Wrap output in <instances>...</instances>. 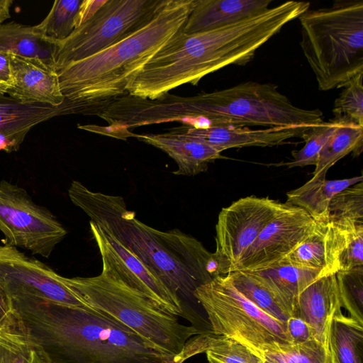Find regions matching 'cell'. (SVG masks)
Listing matches in <instances>:
<instances>
[{
  "label": "cell",
  "mask_w": 363,
  "mask_h": 363,
  "mask_svg": "<svg viewBox=\"0 0 363 363\" xmlns=\"http://www.w3.org/2000/svg\"><path fill=\"white\" fill-rule=\"evenodd\" d=\"M291 20L283 5L216 29L187 34L165 43L132 78L126 94L150 100L230 65H245L258 48Z\"/></svg>",
  "instance_id": "obj_1"
},
{
  "label": "cell",
  "mask_w": 363,
  "mask_h": 363,
  "mask_svg": "<svg viewBox=\"0 0 363 363\" xmlns=\"http://www.w3.org/2000/svg\"><path fill=\"white\" fill-rule=\"evenodd\" d=\"M11 299L47 363H174L128 328L92 308L30 295Z\"/></svg>",
  "instance_id": "obj_2"
},
{
  "label": "cell",
  "mask_w": 363,
  "mask_h": 363,
  "mask_svg": "<svg viewBox=\"0 0 363 363\" xmlns=\"http://www.w3.org/2000/svg\"><path fill=\"white\" fill-rule=\"evenodd\" d=\"M68 195L91 223L115 238L182 302L194 298L198 286L219 275L213 253L200 241L179 229L162 231L143 223L122 196L91 191L77 180Z\"/></svg>",
  "instance_id": "obj_3"
},
{
  "label": "cell",
  "mask_w": 363,
  "mask_h": 363,
  "mask_svg": "<svg viewBox=\"0 0 363 363\" xmlns=\"http://www.w3.org/2000/svg\"><path fill=\"white\" fill-rule=\"evenodd\" d=\"M195 2L162 0L151 18L137 30L59 70L60 89L72 113H86L125 94L134 75L182 30Z\"/></svg>",
  "instance_id": "obj_4"
},
{
  "label": "cell",
  "mask_w": 363,
  "mask_h": 363,
  "mask_svg": "<svg viewBox=\"0 0 363 363\" xmlns=\"http://www.w3.org/2000/svg\"><path fill=\"white\" fill-rule=\"evenodd\" d=\"M160 108L166 122L200 118L208 122L207 126L284 127L308 130L324 121L320 109L294 105L276 84L251 81L191 96L167 94Z\"/></svg>",
  "instance_id": "obj_5"
},
{
  "label": "cell",
  "mask_w": 363,
  "mask_h": 363,
  "mask_svg": "<svg viewBox=\"0 0 363 363\" xmlns=\"http://www.w3.org/2000/svg\"><path fill=\"white\" fill-rule=\"evenodd\" d=\"M61 280L90 308L128 328L174 363L191 337L207 333L182 324L178 316L106 270L91 277L61 276Z\"/></svg>",
  "instance_id": "obj_6"
},
{
  "label": "cell",
  "mask_w": 363,
  "mask_h": 363,
  "mask_svg": "<svg viewBox=\"0 0 363 363\" xmlns=\"http://www.w3.org/2000/svg\"><path fill=\"white\" fill-rule=\"evenodd\" d=\"M298 18L301 48L319 90L340 88L363 72L362 0H337Z\"/></svg>",
  "instance_id": "obj_7"
},
{
  "label": "cell",
  "mask_w": 363,
  "mask_h": 363,
  "mask_svg": "<svg viewBox=\"0 0 363 363\" xmlns=\"http://www.w3.org/2000/svg\"><path fill=\"white\" fill-rule=\"evenodd\" d=\"M194 298L204 310L212 333L235 339L262 356L277 344H292L286 324L257 307L226 274L198 286Z\"/></svg>",
  "instance_id": "obj_8"
},
{
  "label": "cell",
  "mask_w": 363,
  "mask_h": 363,
  "mask_svg": "<svg viewBox=\"0 0 363 363\" xmlns=\"http://www.w3.org/2000/svg\"><path fill=\"white\" fill-rule=\"evenodd\" d=\"M162 0H107L89 21L57 43V72L128 36L153 16Z\"/></svg>",
  "instance_id": "obj_9"
},
{
  "label": "cell",
  "mask_w": 363,
  "mask_h": 363,
  "mask_svg": "<svg viewBox=\"0 0 363 363\" xmlns=\"http://www.w3.org/2000/svg\"><path fill=\"white\" fill-rule=\"evenodd\" d=\"M0 230L8 244L46 258L67 233L24 189L6 180L0 182Z\"/></svg>",
  "instance_id": "obj_10"
},
{
  "label": "cell",
  "mask_w": 363,
  "mask_h": 363,
  "mask_svg": "<svg viewBox=\"0 0 363 363\" xmlns=\"http://www.w3.org/2000/svg\"><path fill=\"white\" fill-rule=\"evenodd\" d=\"M285 203L250 196L241 198L219 213L213 253L219 275L234 272L245 253Z\"/></svg>",
  "instance_id": "obj_11"
},
{
  "label": "cell",
  "mask_w": 363,
  "mask_h": 363,
  "mask_svg": "<svg viewBox=\"0 0 363 363\" xmlns=\"http://www.w3.org/2000/svg\"><path fill=\"white\" fill-rule=\"evenodd\" d=\"M0 286L11 298L30 295L91 308L65 285L60 275L8 243L0 245Z\"/></svg>",
  "instance_id": "obj_12"
},
{
  "label": "cell",
  "mask_w": 363,
  "mask_h": 363,
  "mask_svg": "<svg viewBox=\"0 0 363 363\" xmlns=\"http://www.w3.org/2000/svg\"><path fill=\"white\" fill-rule=\"evenodd\" d=\"M90 230L102 260V269L116 276L177 316L184 318L180 298L155 275L139 259L110 233L89 222Z\"/></svg>",
  "instance_id": "obj_13"
},
{
  "label": "cell",
  "mask_w": 363,
  "mask_h": 363,
  "mask_svg": "<svg viewBox=\"0 0 363 363\" xmlns=\"http://www.w3.org/2000/svg\"><path fill=\"white\" fill-rule=\"evenodd\" d=\"M315 223L305 211L285 203L245 253L234 272H257L275 265L304 240Z\"/></svg>",
  "instance_id": "obj_14"
},
{
  "label": "cell",
  "mask_w": 363,
  "mask_h": 363,
  "mask_svg": "<svg viewBox=\"0 0 363 363\" xmlns=\"http://www.w3.org/2000/svg\"><path fill=\"white\" fill-rule=\"evenodd\" d=\"M9 55L12 77L8 96L26 104H41L57 107L62 105L58 74L55 67L38 58Z\"/></svg>",
  "instance_id": "obj_15"
},
{
  "label": "cell",
  "mask_w": 363,
  "mask_h": 363,
  "mask_svg": "<svg viewBox=\"0 0 363 363\" xmlns=\"http://www.w3.org/2000/svg\"><path fill=\"white\" fill-rule=\"evenodd\" d=\"M343 246L344 233L339 224L329 219L315 220L304 240L278 263L318 270L324 275L335 274Z\"/></svg>",
  "instance_id": "obj_16"
},
{
  "label": "cell",
  "mask_w": 363,
  "mask_h": 363,
  "mask_svg": "<svg viewBox=\"0 0 363 363\" xmlns=\"http://www.w3.org/2000/svg\"><path fill=\"white\" fill-rule=\"evenodd\" d=\"M175 128L186 135L206 143L219 152L234 147L282 145L293 138H303L308 132L302 129L284 127L253 130L247 127H194L184 124Z\"/></svg>",
  "instance_id": "obj_17"
},
{
  "label": "cell",
  "mask_w": 363,
  "mask_h": 363,
  "mask_svg": "<svg viewBox=\"0 0 363 363\" xmlns=\"http://www.w3.org/2000/svg\"><path fill=\"white\" fill-rule=\"evenodd\" d=\"M342 308L335 273L319 278L298 295L293 316L306 321L314 339L328 347L332 320Z\"/></svg>",
  "instance_id": "obj_18"
},
{
  "label": "cell",
  "mask_w": 363,
  "mask_h": 363,
  "mask_svg": "<svg viewBox=\"0 0 363 363\" xmlns=\"http://www.w3.org/2000/svg\"><path fill=\"white\" fill-rule=\"evenodd\" d=\"M69 113L67 104L57 107L26 104L0 94V150L17 151L27 133L35 125L54 116Z\"/></svg>",
  "instance_id": "obj_19"
},
{
  "label": "cell",
  "mask_w": 363,
  "mask_h": 363,
  "mask_svg": "<svg viewBox=\"0 0 363 363\" xmlns=\"http://www.w3.org/2000/svg\"><path fill=\"white\" fill-rule=\"evenodd\" d=\"M140 141L152 145L172 157L177 164L175 175L194 176L206 172L208 164L222 158L220 152L206 143L179 132L176 128L160 134H135Z\"/></svg>",
  "instance_id": "obj_20"
},
{
  "label": "cell",
  "mask_w": 363,
  "mask_h": 363,
  "mask_svg": "<svg viewBox=\"0 0 363 363\" xmlns=\"http://www.w3.org/2000/svg\"><path fill=\"white\" fill-rule=\"evenodd\" d=\"M272 0H196L182 32L208 31L259 13L269 9Z\"/></svg>",
  "instance_id": "obj_21"
},
{
  "label": "cell",
  "mask_w": 363,
  "mask_h": 363,
  "mask_svg": "<svg viewBox=\"0 0 363 363\" xmlns=\"http://www.w3.org/2000/svg\"><path fill=\"white\" fill-rule=\"evenodd\" d=\"M362 176L343 179L327 180L325 177H314L301 186L286 194V203L305 211L314 220L328 219V207L335 195L362 181Z\"/></svg>",
  "instance_id": "obj_22"
},
{
  "label": "cell",
  "mask_w": 363,
  "mask_h": 363,
  "mask_svg": "<svg viewBox=\"0 0 363 363\" xmlns=\"http://www.w3.org/2000/svg\"><path fill=\"white\" fill-rule=\"evenodd\" d=\"M57 43L39 33L34 26L14 21L0 24V52L38 58L55 67Z\"/></svg>",
  "instance_id": "obj_23"
},
{
  "label": "cell",
  "mask_w": 363,
  "mask_h": 363,
  "mask_svg": "<svg viewBox=\"0 0 363 363\" xmlns=\"http://www.w3.org/2000/svg\"><path fill=\"white\" fill-rule=\"evenodd\" d=\"M251 272L259 277L284 300L291 311L292 316L298 295L313 282L325 276L318 270L283 263Z\"/></svg>",
  "instance_id": "obj_24"
},
{
  "label": "cell",
  "mask_w": 363,
  "mask_h": 363,
  "mask_svg": "<svg viewBox=\"0 0 363 363\" xmlns=\"http://www.w3.org/2000/svg\"><path fill=\"white\" fill-rule=\"evenodd\" d=\"M336 119L337 125L319 153L314 177H325L338 160L352 152L358 155L362 151L363 126L345 117Z\"/></svg>",
  "instance_id": "obj_25"
},
{
  "label": "cell",
  "mask_w": 363,
  "mask_h": 363,
  "mask_svg": "<svg viewBox=\"0 0 363 363\" xmlns=\"http://www.w3.org/2000/svg\"><path fill=\"white\" fill-rule=\"evenodd\" d=\"M0 363H47L15 311L0 326Z\"/></svg>",
  "instance_id": "obj_26"
},
{
  "label": "cell",
  "mask_w": 363,
  "mask_h": 363,
  "mask_svg": "<svg viewBox=\"0 0 363 363\" xmlns=\"http://www.w3.org/2000/svg\"><path fill=\"white\" fill-rule=\"evenodd\" d=\"M226 275L242 295L269 316L285 324L292 316L284 300L253 272L235 271Z\"/></svg>",
  "instance_id": "obj_27"
},
{
  "label": "cell",
  "mask_w": 363,
  "mask_h": 363,
  "mask_svg": "<svg viewBox=\"0 0 363 363\" xmlns=\"http://www.w3.org/2000/svg\"><path fill=\"white\" fill-rule=\"evenodd\" d=\"M330 345L336 363H362L363 323L342 311L332 320Z\"/></svg>",
  "instance_id": "obj_28"
},
{
  "label": "cell",
  "mask_w": 363,
  "mask_h": 363,
  "mask_svg": "<svg viewBox=\"0 0 363 363\" xmlns=\"http://www.w3.org/2000/svg\"><path fill=\"white\" fill-rule=\"evenodd\" d=\"M83 0H57L36 31L56 42L68 38L75 29V18Z\"/></svg>",
  "instance_id": "obj_29"
},
{
  "label": "cell",
  "mask_w": 363,
  "mask_h": 363,
  "mask_svg": "<svg viewBox=\"0 0 363 363\" xmlns=\"http://www.w3.org/2000/svg\"><path fill=\"white\" fill-rule=\"evenodd\" d=\"M205 353L208 360L216 363H264L263 356L243 343L212 333Z\"/></svg>",
  "instance_id": "obj_30"
},
{
  "label": "cell",
  "mask_w": 363,
  "mask_h": 363,
  "mask_svg": "<svg viewBox=\"0 0 363 363\" xmlns=\"http://www.w3.org/2000/svg\"><path fill=\"white\" fill-rule=\"evenodd\" d=\"M269 352L284 363H333L330 347L313 339L298 344H277Z\"/></svg>",
  "instance_id": "obj_31"
},
{
  "label": "cell",
  "mask_w": 363,
  "mask_h": 363,
  "mask_svg": "<svg viewBox=\"0 0 363 363\" xmlns=\"http://www.w3.org/2000/svg\"><path fill=\"white\" fill-rule=\"evenodd\" d=\"M340 302L348 316L363 323V266L336 273Z\"/></svg>",
  "instance_id": "obj_32"
},
{
  "label": "cell",
  "mask_w": 363,
  "mask_h": 363,
  "mask_svg": "<svg viewBox=\"0 0 363 363\" xmlns=\"http://www.w3.org/2000/svg\"><path fill=\"white\" fill-rule=\"evenodd\" d=\"M328 219L334 222L363 223V182H359L333 196L328 207Z\"/></svg>",
  "instance_id": "obj_33"
},
{
  "label": "cell",
  "mask_w": 363,
  "mask_h": 363,
  "mask_svg": "<svg viewBox=\"0 0 363 363\" xmlns=\"http://www.w3.org/2000/svg\"><path fill=\"white\" fill-rule=\"evenodd\" d=\"M337 125V120L332 118L322 122L308 130L304 135L305 145L292 153L293 160L284 164L288 168L315 165L319 153Z\"/></svg>",
  "instance_id": "obj_34"
},
{
  "label": "cell",
  "mask_w": 363,
  "mask_h": 363,
  "mask_svg": "<svg viewBox=\"0 0 363 363\" xmlns=\"http://www.w3.org/2000/svg\"><path fill=\"white\" fill-rule=\"evenodd\" d=\"M362 79L363 72L342 85L343 90L334 103V118L345 117L363 126Z\"/></svg>",
  "instance_id": "obj_35"
},
{
  "label": "cell",
  "mask_w": 363,
  "mask_h": 363,
  "mask_svg": "<svg viewBox=\"0 0 363 363\" xmlns=\"http://www.w3.org/2000/svg\"><path fill=\"white\" fill-rule=\"evenodd\" d=\"M343 230L344 246L340 257L339 271L363 266V223L336 222Z\"/></svg>",
  "instance_id": "obj_36"
},
{
  "label": "cell",
  "mask_w": 363,
  "mask_h": 363,
  "mask_svg": "<svg viewBox=\"0 0 363 363\" xmlns=\"http://www.w3.org/2000/svg\"><path fill=\"white\" fill-rule=\"evenodd\" d=\"M286 329L292 344L302 343L314 339L309 325L298 317L291 316L286 321Z\"/></svg>",
  "instance_id": "obj_37"
},
{
  "label": "cell",
  "mask_w": 363,
  "mask_h": 363,
  "mask_svg": "<svg viewBox=\"0 0 363 363\" xmlns=\"http://www.w3.org/2000/svg\"><path fill=\"white\" fill-rule=\"evenodd\" d=\"M106 1L83 0L75 18V29L91 18Z\"/></svg>",
  "instance_id": "obj_38"
},
{
  "label": "cell",
  "mask_w": 363,
  "mask_h": 363,
  "mask_svg": "<svg viewBox=\"0 0 363 363\" xmlns=\"http://www.w3.org/2000/svg\"><path fill=\"white\" fill-rule=\"evenodd\" d=\"M0 84L7 90L12 84L9 55L3 52H0Z\"/></svg>",
  "instance_id": "obj_39"
},
{
  "label": "cell",
  "mask_w": 363,
  "mask_h": 363,
  "mask_svg": "<svg viewBox=\"0 0 363 363\" xmlns=\"http://www.w3.org/2000/svg\"><path fill=\"white\" fill-rule=\"evenodd\" d=\"M13 312L14 309L11 298L0 286V326Z\"/></svg>",
  "instance_id": "obj_40"
},
{
  "label": "cell",
  "mask_w": 363,
  "mask_h": 363,
  "mask_svg": "<svg viewBox=\"0 0 363 363\" xmlns=\"http://www.w3.org/2000/svg\"><path fill=\"white\" fill-rule=\"evenodd\" d=\"M12 0H0V24L10 18V8Z\"/></svg>",
  "instance_id": "obj_41"
},
{
  "label": "cell",
  "mask_w": 363,
  "mask_h": 363,
  "mask_svg": "<svg viewBox=\"0 0 363 363\" xmlns=\"http://www.w3.org/2000/svg\"><path fill=\"white\" fill-rule=\"evenodd\" d=\"M262 356L264 363H284L281 360L269 352H264Z\"/></svg>",
  "instance_id": "obj_42"
},
{
  "label": "cell",
  "mask_w": 363,
  "mask_h": 363,
  "mask_svg": "<svg viewBox=\"0 0 363 363\" xmlns=\"http://www.w3.org/2000/svg\"><path fill=\"white\" fill-rule=\"evenodd\" d=\"M7 89L0 84V94H6Z\"/></svg>",
  "instance_id": "obj_43"
},
{
  "label": "cell",
  "mask_w": 363,
  "mask_h": 363,
  "mask_svg": "<svg viewBox=\"0 0 363 363\" xmlns=\"http://www.w3.org/2000/svg\"><path fill=\"white\" fill-rule=\"evenodd\" d=\"M208 363H216V362L211 361V360H208Z\"/></svg>",
  "instance_id": "obj_44"
},
{
  "label": "cell",
  "mask_w": 363,
  "mask_h": 363,
  "mask_svg": "<svg viewBox=\"0 0 363 363\" xmlns=\"http://www.w3.org/2000/svg\"><path fill=\"white\" fill-rule=\"evenodd\" d=\"M333 357H334V355H333ZM333 363H336L335 357H334Z\"/></svg>",
  "instance_id": "obj_45"
}]
</instances>
